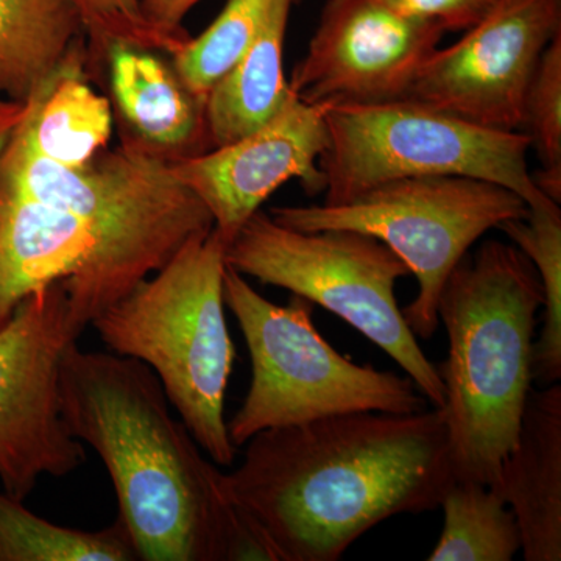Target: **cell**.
Here are the masks:
<instances>
[{"instance_id":"4fadbf2b","label":"cell","mask_w":561,"mask_h":561,"mask_svg":"<svg viewBox=\"0 0 561 561\" xmlns=\"http://www.w3.org/2000/svg\"><path fill=\"white\" fill-rule=\"evenodd\" d=\"M57 280L80 334L135 289L90 224L0 179V328L28 295Z\"/></svg>"},{"instance_id":"7a4b0ae2","label":"cell","mask_w":561,"mask_h":561,"mask_svg":"<svg viewBox=\"0 0 561 561\" xmlns=\"http://www.w3.org/2000/svg\"><path fill=\"white\" fill-rule=\"evenodd\" d=\"M60 402L69 434L108 471L138 560L276 561L146 364L73 342Z\"/></svg>"},{"instance_id":"277c9868","label":"cell","mask_w":561,"mask_h":561,"mask_svg":"<svg viewBox=\"0 0 561 561\" xmlns=\"http://www.w3.org/2000/svg\"><path fill=\"white\" fill-rule=\"evenodd\" d=\"M227 249L214 228L194 236L92 321L113 353L142 362L158 376L173 411L221 468L231 467L238 453L225 419L236 359L225 316Z\"/></svg>"},{"instance_id":"e0dca14e","label":"cell","mask_w":561,"mask_h":561,"mask_svg":"<svg viewBox=\"0 0 561 561\" xmlns=\"http://www.w3.org/2000/svg\"><path fill=\"white\" fill-rule=\"evenodd\" d=\"M88 66L90 55L81 41L25 103L20 122L32 149L65 168H83L106 149L113 135L111 103L92 90Z\"/></svg>"},{"instance_id":"5bb4252c","label":"cell","mask_w":561,"mask_h":561,"mask_svg":"<svg viewBox=\"0 0 561 561\" xmlns=\"http://www.w3.org/2000/svg\"><path fill=\"white\" fill-rule=\"evenodd\" d=\"M291 94L257 130L214 150L175 158L176 179L190 187L230 245L262 203L290 180H300L311 195L323 192L319 158L327 147V111Z\"/></svg>"},{"instance_id":"83f0119b","label":"cell","mask_w":561,"mask_h":561,"mask_svg":"<svg viewBox=\"0 0 561 561\" xmlns=\"http://www.w3.org/2000/svg\"><path fill=\"white\" fill-rule=\"evenodd\" d=\"M25 113V103L13 102L0 95V151Z\"/></svg>"},{"instance_id":"4316f807","label":"cell","mask_w":561,"mask_h":561,"mask_svg":"<svg viewBox=\"0 0 561 561\" xmlns=\"http://www.w3.org/2000/svg\"><path fill=\"white\" fill-rule=\"evenodd\" d=\"M201 0H139L144 18L158 32L171 38L187 41L190 33L183 28V20Z\"/></svg>"},{"instance_id":"603a6c76","label":"cell","mask_w":561,"mask_h":561,"mask_svg":"<svg viewBox=\"0 0 561 561\" xmlns=\"http://www.w3.org/2000/svg\"><path fill=\"white\" fill-rule=\"evenodd\" d=\"M275 0H228L216 21L172 55L187 90L206 101L210 88L242 57Z\"/></svg>"},{"instance_id":"44dd1931","label":"cell","mask_w":561,"mask_h":561,"mask_svg":"<svg viewBox=\"0 0 561 561\" xmlns=\"http://www.w3.org/2000/svg\"><path fill=\"white\" fill-rule=\"evenodd\" d=\"M127 530L116 519L101 530L47 522L0 493V561H136Z\"/></svg>"},{"instance_id":"d4e9b609","label":"cell","mask_w":561,"mask_h":561,"mask_svg":"<svg viewBox=\"0 0 561 561\" xmlns=\"http://www.w3.org/2000/svg\"><path fill=\"white\" fill-rule=\"evenodd\" d=\"M79 13L84 33L90 38L88 55L103 60L106 46L113 41L131 44L142 49L179 54L187 41L171 38L151 27L139 0H69Z\"/></svg>"},{"instance_id":"30bf717a","label":"cell","mask_w":561,"mask_h":561,"mask_svg":"<svg viewBox=\"0 0 561 561\" xmlns=\"http://www.w3.org/2000/svg\"><path fill=\"white\" fill-rule=\"evenodd\" d=\"M61 280L33 291L0 328V482L24 502L43 476L65 478L87 461L61 415L60 373L79 342Z\"/></svg>"},{"instance_id":"9c48e42d","label":"cell","mask_w":561,"mask_h":561,"mask_svg":"<svg viewBox=\"0 0 561 561\" xmlns=\"http://www.w3.org/2000/svg\"><path fill=\"white\" fill-rule=\"evenodd\" d=\"M527 210L500 184L443 175L390 181L342 205L280 206L271 216L291 230L359 231L386 243L419 280L402 316L416 337L430 341L440 327L438 298L454 267L485 232Z\"/></svg>"},{"instance_id":"5b68a950","label":"cell","mask_w":561,"mask_h":561,"mask_svg":"<svg viewBox=\"0 0 561 561\" xmlns=\"http://www.w3.org/2000/svg\"><path fill=\"white\" fill-rule=\"evenodd\" d=\"M224 297L251 360L250 389L228 421L236 448L262 431L328 416L426 411V398L409 376L356 364L323 339L306 298L291 295L287 305H276L230 265L225 268Z\"/></svg>"},{"instance_id":"3957f363","label":"cell","mask_w":561,"mask_h":561,"mask_svg":"<svg viewBox=\"0 0 561 561\" xmlns=\"http://www.w3.org/2000/svg\"><path fill=\"white\" fill-rule=\"evenodd\" d=\"M540 276L513 243L485 241L454 267L438 298L448 332V359L437 365L445 386L454 481L494 486L522 424L534 382Z\"/></svg>"},{"instance_id":"484cf974","label":"cell","mask_w":561,"mask_h":561,"mask_svg":"<svg viewBox=\"0 0 561 561\" xmlns=\"http://www.w3.org/2000/svg\"><path fill=\"white\" fill-rule=\"evenodd\" d=\"M411 20L437 25L443 32H465L478 24L496 0H381Z\"/></svg>"},{"instance_id":"d6986e66","label":"cell","mask_w":561,"mask_h":561,"mask_svg":"<svg viewBox=\"0 0 561 561\" xmlns=\"http://www.w3.org/2000/svg\"><path fill=\"white\" fill-rule=\"evenodd\" d=\"M83 36L69 0H0V95L31 101Z\"/></svg>"},{"instance_id":"ac0fdd59","label":"cell","mask_w":561,"mask_h":561,"mask_svg":"<svg viewBox=\"0 0 561 561\" xmlns=\"http://www.w3.org/2000/svg\"><path fill=\"white\" fill-rule=\"evenodd\" d=\"M294 0H275L242 57L206 95L210 146L257 130L291 98L284 73V39Z\"/></svg>"},{"instance_id":"9a60e30c","label":"cell","mask_w":561,"mask_h":561,"mask_svg":"<svg viewBox=\"0 0 561 561\" xmlns=\"http://www.w3.org/2000/svg\"><path fill=\"white\" fill-rule=\"evenodd\" d=\"M522 531L526 561L561 560V386L531 387L494 486Z\"/></svg>"},{"instance_id":"7c38bea8","label":"cell","mask_w":561,"mask_h":561,"mask_svg":"<svg viewBox=\"0 0 561 561\" xmlns=\"http://www.w3.org/2000/svg\"><path fill=\"white\" fill-rule=\"evenodd\" d=\"M443 35L381 0H327L290 91L312 105L398 101Z\"/></svg>"},{"instance_id":"8992f818","label":"cell","mask_w":561,"mask_h":561,"mask_svg":"<svg viewBox=\"0 0 561 561\" xmlns=\"http://www.w3.org/2000/svg\"><path fill=\"white\" fill-rule=\"evenodd\" d=\"M172 161L125 130L116 149L102 150L83 168H65L36 153L18 124L0 151V179L90 224L136 287L190 239L214 228Z\"/></svg>"},{"instance_id":"7402d4cb","label":"cell","mask_w":561,"mask_h":561,"mask_svg":"<svg viewBox=\"0 0 561 561\" xmlns=\"http://www.w3.org/2000/svg\"><path fill=\"white\" fill-rule=\"evenodd\" d=\"M526 254L540 276L545 306L542 328L531 350V375L541 387L561 379V209L551 198L529 206L523 219L500 227Z\"/></svg>"},{"instance_id":"cb8c5ba5","label":"cell","mask_w":561,"mask_h":561,"mask_svg":"<svg viewBox=\"0 0 561 561\" xmlns=\"http://www.w3.org/2000/svg\"><path fill=\"white\" fill-rule=\"evenodd\" d=\"M519 131L540 160V169L531 173L535 186L561 205V33L542 51L531 77Z\"/></svg>"},{"instance_id":"52a82bcc","label":"cell","mask_w":561,"mask_h":561,"mask_svg":"<svg viewBox=\"0 0 561 561\" xmlns=\"http://www.w3.org/2000/svg\"><path fill=\"white\" fill-rule=\"evenodd\" d=\"M227 265L341 317L381 348L434 408L445 404L437 365L427 359L397 301L411 275L379 239L351 230L298 231L257 210L228 245Z\"/></svg>"},{"instance_id":"6da1fadb","label":"cell","mask_w":561,"mask_h":561,"mask_svg":"<svg viewBox=\"0 0 561 561\" xmlns=\"http://www.w3.org/2000/svg\"><path fill=\"white\" fill-rule=\"evenodd\" d=\"M225 472L276 561H335L373 527L440 507L454 483L442 408L357 412L262 431Z\"/></svg>"},{"instance_id":"ffe728a7","label":"cell","mask_w":561,"mask_h":561,"mask_svg":"<svg viewBox=\"0 0 561 561\" xmlns=\"http://www.w3.org/2000/svg\"><path fill=\"white\" fill-rule=\"evenodd\" d=\"M445 523L430 561H511L522 552V531L500 491L454 481L443 496Z\"/></svg>"},{"instance_id":"8fae6325","label":"cell","mask_w":561,"mask_h":561,"mask_svg":"<svg viewBox=\"0 0 561 561\" xmlns=\"http://www.w3.org/2000/svg\"><path fill=\"white\" fill-rule=\"evenodd\" d=\"M561 33V0H496L457 43L423 62L408 101L496 130H519L542 51Z\"/></svg>"},{"instance_id":"ba28073f","label":"cell","mask_w":561,"mask_h":561,"mask_svg":"<svg viewBox=\"0 0 561 561\" xmlns=\"http://www.w3.org/2000/svg\"><path fill=\"white\" fill-rule=\"evenodd\" d=\"M328 140L319 158L324 205H342L390 181L470 176L500 184L529 206L548 201L527 162L530 140L519 130H496L445 111L398 99L331 105Z\"/></svg>"},{"instance_id":"2e32d148","label":"cell","mask_w":561,"mask_h":561,"mask_svg":"<svg viewBox=\"0 0 561 561\" xmlns=\"http://www.w3.org/2000/svg\"><path fill=\"white\" fill-rule=\"evenodd\" d=\"M154 51L121 41L106 46L103 61L125 130L173 160L208 151L206 101Z\"/></svg>"}]
</instances>
